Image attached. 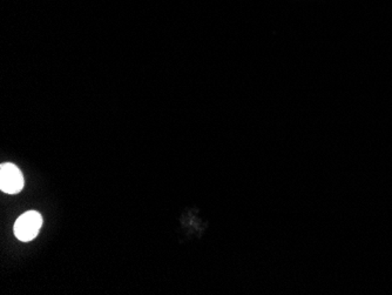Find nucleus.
Here are the masks:
<instances>
[{
    "label": "nucleus",
    "instance_id": "1",
    "mask_svg": "<svg viewBox=\"0 0 392 295\" xmlns=\"http://www.w3.org/2000/svg\"><path fill=\"white\" fill-rule=\"evenodd\" d=\"M43 226V218L35 211H28L18 218L14 223V235L21 241L28 243L37 237Z\"/></svg>",
    "mask_w": 392,
    "mask_h": 295
},
{
    "label": "nucleus",
    "instance_id": "2",
    "mask_svg": "<svg viewBox=\"0 0 392 295\" xmlns=\"http://www.w3.org/2000/svg\"><path fill=\"white\" fill-rule=\"evenodd\" d=\"M24 175L17 166L10 162L0 167V189L7 194H17L24 189Z\"/></svg>",
    "mask_w": 392,
    "mask_h": 295
}]
</instances>
